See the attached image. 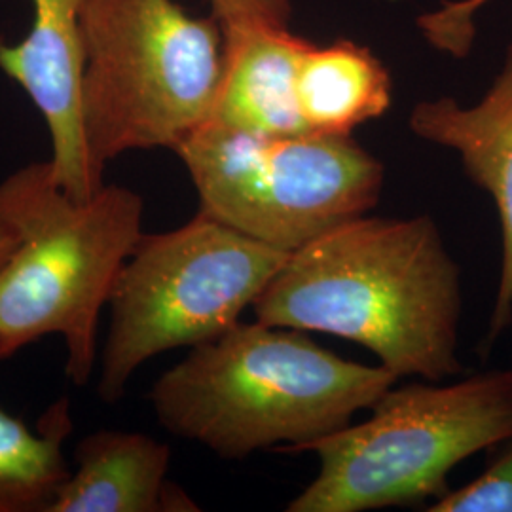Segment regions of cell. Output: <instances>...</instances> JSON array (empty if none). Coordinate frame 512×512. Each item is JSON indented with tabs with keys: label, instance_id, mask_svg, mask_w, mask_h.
<instances>
[{
	"label": "cell",
	"instance_id": "6da1fadb",
	"mask_svg": "<svg viewBox=\"0 0 512 512\" xmlns=\"http://www.w3.org/2000/svg\"><path fill=\"white\" fill-rule=\"evenodd\" d=\"M251 310L266 325L355 342L397 378L442 382L463 370V277L429 215H363L313 239Z\"/></svg>",
	"mask_w": 512,
	"mask_h": 512
},
{
	"label": "cell",
	"instance_id": "7a4b0ae2",
	"mask_svg": "<svg viewBox=\"0 0 512 512\" xmlns=\"http://www.w3.org/2000/svg\"><path fill=\"white\" fill-rule=\"evenodd\" d=\"M397 380L385 366L334 355L304 330L255 319L190 349L156 380L150 404L171 435L239 461L268 448L304 452Z\"/></svg>",
	"mask_w": 512,
	"mask_h": 512
},
{
	"label": "cell",
	"instance_id": "3957f363",
	"mask_svg": "<svg viewBox=\"0 0 512 512\" xmlns=\"http://www.w3.org/2000/svg\"><path fill=\"white\" fill-rule=\"evenodd\" d=\"M143 215V198L122 184L74 200L50 160L23 165L0 183V220L18 234L0 268V361L59 336L69 380L90 382L101 313L145 234Z\"/></svg>",
	"mask_w": 512,
	"mask_h": 512
},
{
	"label": "cell",
	"instance_id": "277c9868",
	"mask_svg": "<svg viewBox=\"0 0 512 512\" xmlns=\"http://www.w3.org/2000/svg\"><path fill=\"white\" fill-rule=\"evenodd\" d=\"M82 124L95 171L152 148H175L211 118L224 67L219 19L177 0H88Z\"/></svg>",
	"mask_w": 512,
	"mask_h": 512
},
{
	"label": "cell",
	"instance_id": "5b68a950",
	"mask_svg": "<svg viewBox=\"0 0 512 512\" xmlns=\"http://www.w3.org/2000/svg\"><path fill=\"white\" fill-rule=\"evenodd\" d=\"M511 435L509 368L456 384L391 385L368 420L304 448L319 471L287 511L365 512L439 499L459 463Z\"/></svg>",
	"mask_w": 512,
	"mask_h": 512
},
{
	"label": "cell",
	"instance_id": "8992f818",
	"mask_svg": "<svg viewBox=\"0 0 512 512\" xmlns=\"http://www.w3.org/2000/svg\"><path fill=\"white\" fill-rule=\"evenodd\" d=\"M289 255L202 211L175 230L143 234L110 296L99 399L118 403L150 359L234 329Z\"/></svg>",
	"mask_w": 512,
	"mask_h": 512
},
{
	"label": "cell",
	"instance_id": "52a82bcc",
	"mask_svg": "<svg viewBox=\"0 0 512 512\" xmlns=\"http://www.w3.org/2000/svg\"><path fill=\"white\" fill-rule=\"evenodd\" d=\"M173 152L198 211L285 253L368 215L384 190V164L351 135H258L205 122Z\"/></svg>",
	"mask_w": 512,
	"mask_h": 512
},
{
	"label": "cell",
	"instance_id": "ba28073f",
	"mask_svg": "<svg viewBox=\"0 0 512 512\" xmlns=\"http://www.w3.org/2000/svg\"><path fill=\"white\" fill-rule=\"evenodd\" d=\"M33 23L16 44L0 42V71L37 107L52 141L57 184L88 200L105 184L95 171L82 124L84 12L88 0H31Z\"/></svg>",
	"mask_w": 512,
	"mask_h": 512
},
{
	"label": "cell",
	"instance_id": "9c48e42d",
	"mask_svg": "<svg viewBox=\"0 0 512 512\" xmlns=\"http://www.w3.org/2000/svg\"><path fill=\"white\" fill-rule=\"evenodd\" d=\"M408 126L421 139L456 150L467 177L494 200L501 272L482 344L488 355L512 325V44L501 73L476 105L461 107L452 97L423 101L412 110Z\"/></svg>",
	"mask_w": 512,
	"mask_h": 512
},
{
	"label": "cell",
	"instance_id": "30bf717a",
	"mask_svg": "<svg viewBox=\"0 0 512 512\" xmlns=\"http://www.w3.org/2000/svg\"><path fill=\"white\" fill-rule=\"evenodd\" d=\"M308 46L289 27L224 35L222 78L207 122L258 135L306 133L296 80Z\"/></svg>",
	"mask_w": 512,
	"mask_h": 512
},
{
	"label": "cell",
	"instance_id": "8fae6325",
	"mask_svg": "<svg viewBox=\"0 0 512 512\" xmlns=\"http://www.w3.org/2000/svg\"><path fill=\"white\" fill-rule=\"evenodd\" d=\"M74 463L48 512H164L171 448L162 440L101 429L78 442Z\"/></svg>",
	"mask_w": 512,
	"mask_h": 512
},
{
	"label": "cell",
	"instance_id": "7c38bea8",
	"mask_svg": "<svg viewBox=\"0 0 512 512\" xmlns=\"http://www.w3.org/2000/svg\"><path fill=\"white\" fill-rule=\"evenodd\" d=\"M296 97L308 131L351 135L391 107V76L365 46L310 42L300 61Z\"/></svg>",
	"mask_w": 512,
	"mask_h": 512
},
{
	"label": "cell",
	"instance_id": "4fadbf2b",
	"mask_svg": "<svg viewBox=\"0 0 512 512\" xmlns=\"http://www.w3.org/2000/svg\"><path fill=\"white\" fill-rule=\"evenodd\" d=\"M71 431L67 399L35 427L0 406V512H48L69 475L63 446Z\"/></svg>",
	"mask_w": 512,
	"mask_h": 512
},
{
	"label": "cell",
	"instance_id": "5bb4252c",
	"mask_svg": "<svg viewBox=\"0 0 512 512\" xmlns=\"http://www.w3.org/2000/svg\"><path fill=\"white\" fill-rule=\"evenodd\" d=\"M494 450L497 456L480 476L440 495L427 512H512V435Z\"/></svg>",
	"mask_w": 512,
	"mask_h": 512
},
{
	"label": "cell",
	"instance_id": "9a60e30c",
	"mask_svg": "<svg viewBox=\"0 0 512 512\" xmlns=\"http://www.w3.org/2000/svg\"><path fill=\"white\" fill-rule=\"evenodd\" d=\"M492 0H459L448 2L440 10L420 19L421 29L437 48L463 57L469 54L475 40L476 12Z\"/></svg>",
	"mask_w": 512,
	"mask_h": 512
},
{
	"label": "cell",
	"instance_id": "2e32d148",
	"mask_svg": "<svg viewBox=\"0 0 512 512\" xmlns=\"http://www.w3.org/2000/svg\"><path fill=\"white\" fill-rule=\"evenodd\" d=\"M224 35L258 27H289L291 0H209Z\"/></svg>",
	"mask_w": 512,
	"mask_h": 512
},
{
	"label": "cell",
	"instance_id": "e0dca14e",
	"mask_svg": "<svg viewBox=\"0 0 512 512\" xmlns=\"http://www.w3.org/2000/svg\"><path fill=\"white\" fill-rule=\"evenodd\" d=\"M16 243H18V234L4 220H0V268L14 251Z\"/></svg>",
	"mask_w": 512,
	"mask_h": 512
}]
</instances>
